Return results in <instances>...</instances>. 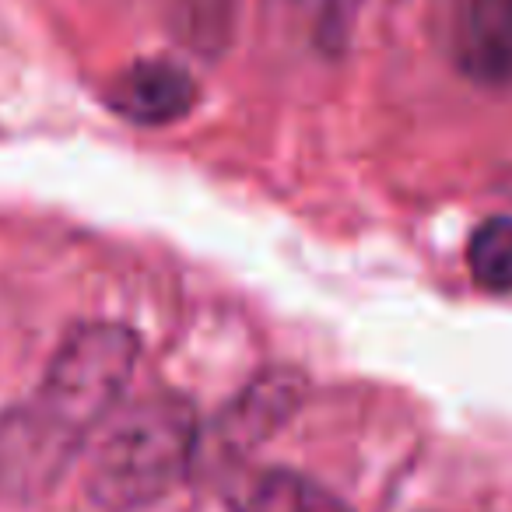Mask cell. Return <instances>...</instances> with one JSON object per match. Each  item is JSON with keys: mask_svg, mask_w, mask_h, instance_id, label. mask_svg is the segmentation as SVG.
Returning <instances> with one entry per match:
<instances>
[{"mask_svg": "<svg viewBox=\"0 0 512 512\" xmlns=\"http://www.w3.org/2000/svg\"><path fill=\"white\" fill-rule=\"evenodd\" d=\"M295 4L306 11L316 43L323 50H341L351 36V22L362 0H295Z\"/></svg>", "mask_w": 512, "mask_h": 512, "instance_id": "9", "label": "cell"}, {"mask_svg": "<svg viewBox=\"0 0 512 512\" xmlns=\"http://www.w3.org/2000/svg\"><path fill=\"white\" fill-rule=\"evenodd\" d=\"M302 397H306V383L299 372L274 369L256 376L232 404L221 411L218 425H214V446L221 456H242L256 449L264 439H271L295 411H299Z\"/></svg>", "mask_w": 512, "mask_h": 512, "instance_id": "3", "label": "cell"}, {"mask_svg": "<svg viewBox=\"0 0 512 512\" xmlns=\"http://www.w3.org/2000/svg\"><path fill=\"white\" fill-rule=\"evenodd\" d=\"M239 0H169L172 36L193 57L218 60L235 39Z\"/></svg>", "mask_w": 512, "mask_h": 512, "instance_id": "7", "label": "cell"}, {"mask_svg": "<svg viewBox=\"0 0 512 512\" xmlns=\"http://www.w3.org/2000/svg\"><path fill=\"white\" fill-rule=\"evenodd\" d=\"M197 102V85L179 64L169 60H141L127 67L109 88V106L130 123L165 127L183 120Z\"/></svg>", "mask_w": 512, "mask_h": 512, "instance_id": "5", "label": "cell"}, {"mask_svg": "<svg viewBox=\"0 0 512 512\" xmlns=\"http://www.w3.org/2000/svg\"><path fill=\"white\" fill-rule=\"evenodd\" d=\"M134 330L81 323L64 337L29 404L0 418V491L29 498L53 488L88 435L116 411L137 365Z\"/></svg>", "mask_w": 512, "mask_h": 512, "instance_id": "1", "label": "cell"}, {"mask_svg": "<svg viewBox=\"0 0 512 512\" xmlns=\"http://www.w3.org/2000/svg\"><path fill=\"white\" fill-rule=\"evenodd\" d=\"M467 267L484 292H512V218H488L470 235Z\"/></svg>", "mask_w": 512, "mask_h": 512, "instance_id": "8", "label": "cell"}, {"mask_svg": "<svg viewBox=\"0 0 512 512\" xmlns=\"http://www.w3.org/2000/svg\"><path fill=\"white\" fill-rule=\"evenodd\" d=\"M200 449L197 414L172 393L120 411L95 446L88 498L102 512H141L183 484Z\"/></svg>", "mask_w": 512, "mask_h": 512, "instance_id": "2", "label": "cell"}, {"mask_svg": "<svg viewBox=\"0 0 512 512\" xmlns=\"http://www.w3.org/2000/svg\"><path fill=\"white\" fill-rule=\"evenodd\" d=\"M453 57L477 85H509L512 0H453Z\"/></svg>", "mask_w": 512, "mask_h": 512, "instance_id": "4", "label": "cell"}, {"mask_svg": "<svg viewBox=\"0 0 512 512\" xmlns=\"http://www.w3.org/2000/svg\"><path fill=\"white\" fill-rule=\"evenodd\" d=\"M228 512H351L344 498L285 467L235 470L225 488Z\"/></svg>", "mask_w": 512, "mask_h": 512, "instance_id": "6", "label": "cell"}]
</instances>
